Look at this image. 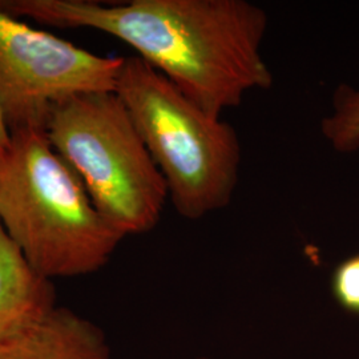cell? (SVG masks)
<instances>
[{
    "label": "cell",
    "mask_w": 359,
    "mask_h": 359,
    "mask_svg": "<svg viewBox=\"0 0 359 359\" xmlns=\"http://www.w3.org/2000/svg\"><path fill=\"white\" fill-rule=\"evenodd\" d=\"M0 222L50 281L102 269L124 238L38 129L13 132L0 154Z\"/></svg>",
    "instance_id": "obj_2"
},
{
    "label": "cell",
    "mask_w": 359,
    "mask_h": 359,
    "mask_svg": "<svg viewBox=\"0 0 359 359\" xmlns=\"http://www.w3.org/2000/svg\"><path fill=\"white\" fill-rule=\"evenodd\" d=\"M321 133L334 151L353 154L359 149V88L339 86L334 92L333 111L323 117Z\"/></svg>",
    "instance_id": "obj_8"
},
{
    "label": "cell",
    "mask_w": 359,
    "mask_h": 359,
    "mask_svg": "<svg viewBox=\"0 0 359 359\" xmlns=\"http://www.w3.org/2000/svg\"><path fill=\"white\" fill-rule=\"evenodd\" d=\"M55 301L51 281L32 269L0 222V341L41 320Z\"/></svg>",
    "instance_id": "obj_7"
},
{
    "label": "cell",
    "mask_w": 359,
    "mask_h": 359,
    "mask_svg": "<svg viewBox=\"0 0 359 359\" xmlns=\"http://www.w3.org/2000/svg\"><path fill=\"white\" fill-rule=\"evenodd\" d=\"M332 287L342 308L359 314V255L347 258L335 269Z\"/></svg>",
    "instance_id": "obj_9"
},
{
    "label": "cell",
    "mask_w": 359,
    "mask_h": 359,
    "mask_svg": "<svg viewBox=\"0 0 359 359\" xmlns=\"http://www.w3.org/2000/svg\"><path fill=\"white\" fill-rule=\"evenodd\" d=\"M0 7L39 25L92 28L124 41L216 118L273 86L261 52L269 18L248 0H4Z\"/></svg>",
    "instance_id": "obj_1"
},
{
    "label": "cell",
    "mask_w": 359,
    "mask_h": 359,
    "mask_svg": "<svg viewBox=\"0 0 359 359\" xmlns=\"http://www.w3.org/2000/svg\"><path fill=\"white\" fill-rule=\"evenodd\" d=\"M44 132L116 231L126 237L158 224L167 184L115 92L79 95L56 105Z\"/></svg>",
    "instance_id": "obj_4"
},
{
    "label": "cell",
    "mask_w": 359,
    "mask_h": 359,
    "mask_svg": "<svg viewBox=\"0 0 359 359\" xmlns=\"http://www.w3.org/2000/svg\"><path fill=\"white\" fill-rule=\"evenodd\" d=\"M123 62L34 28L0 7V108L11 133L44 130L52 109L79 95L115 92Z\"/></svg>",
    "instance_id": "obj_5"
},
{
    "label": "cell",
    "mask_w": 359,
    "mask_h": 359,
    "mask_svg": "<svg viewBox=\"0 0 359 359\" xmlns=\"http://www.w3.org/2000/svg\"><path fill=\"white\" fill-rule=\"evenodd\" d=\"M10 142H11V132H10L8 126L6 123L3 111L0 108V154L7 149V147L10 145Z\"/></svg>",
    "instance_id": "obj_10"
},
{
    "label": "cell",
    "mask_w": 359,
    "mask_h": 359,
    "mask_svg": "<svg viewBox=\"0 0 359 359\" xmlns=\"http://www.w3.org/2000/svg\"><path fill=\"white\" fill-rule=\"evenodd\" d=\"M115 93L180 216L200 219L231 204L241 167V144L231 124L205 114L139 56L124 57Z\"/></svg>",
    "instance_id": "obj_3"
},
{
    "label": "cell",
    "mask_w": 359,
    "mask_h": 359,
    "mask_svg": "<svg viewBox=\"0 0 359 359\" xmlns=\"http://www.w3.org/2000/svg\"><path fill=\"white\" fill-rule=\"evenodd\" d=\"M0 359H111L103 330L67 308L0 341Z\"/></svg>",
    "instance_id": "obj_6"
},
{
    "label": "cell",
    "mask_w": 359,
    "mask_h": 359,
    "mask_svg": "<svg viewBox=\"0 0 359 359\" xmlns=\"http://www.w3.org/2000/svg\"><path fill=\"white\" fill-rule=\"evenodd\" d=\"M201 359H205V358H201Z\"/></svg>",
    "instance_id": "obj_11"
}]
</instances>
